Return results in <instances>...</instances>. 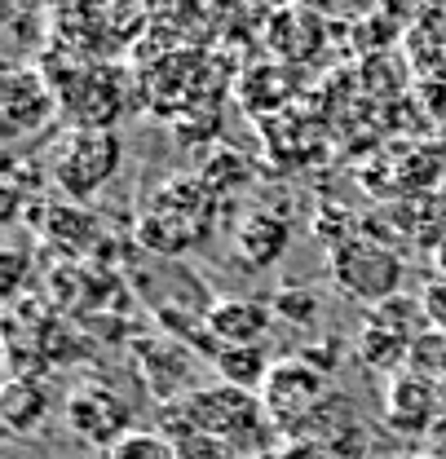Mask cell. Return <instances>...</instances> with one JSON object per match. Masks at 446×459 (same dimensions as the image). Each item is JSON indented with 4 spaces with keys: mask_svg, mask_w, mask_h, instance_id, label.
Instances as JSON below:
<instances>
[{
    "mask_svg": "<svg viewBox=\"0 0 446 459\" xmlns=\"http://www.w3.org/2000/svg\"><path fill=\"white\" fill-rule=\"evenodd\" d=\"M213 190L204 181H168L155 190L151 208L142 212L137 221V238L151 247V252H164V256H177V252H190L208 238L213 230Z\"/></svg>",
    "mask_w": 446,
    "mask_h": 459,
    "instance_id": "obj_1",
    "label": "cell"
},
{
    "mask_svg": "<svg viewBox=\"0 0 446 459\" xmlns=\"http://www.w3.org/2000/svg\"><path fill=\"white\" fill-rule=\"evenodd\" d=\"M328 270L336 287L349 300H363L367 309L385 305L402 291V256L376 238H340L328 256Z\"/></svg>",
    "mask_w": 446,
    "mask_h": 459,
    "instance_id": "obj_2",
    "label": "cell"
},
{
    "mask_svg": "<svg viewBox=\"0 0 446 459\" xmlns=\"http://www.w3.org/2000/svg\"><path fill=\"white\" fill-rule=\"evenodd\" d=\"M124 160V146L115 137V128H75L54 155V181L75 199V204H89Z\"/></svg>",
    "mask_w": 446,
    "mask_h": 459,
    "instance_id": "obj_3",
    "label": "cell"
},
{
    "mask_svg": "<svg viewBox=\"0 0 446 459\" xmlns=\"http://www.w3.org/2000/svg\"><path fill=\"white\" fill-rule=\"evenodd\" d=\"M328 398V371H319L310 358H287L275 362L266 389H261V406L270 411L275 424H301L310 420Z\"/></svg>",
    "mask_w": 446,
    "mask_h": 459,
    "instance_id": "obj_4",
    "label": "cell"
},
{
    "mask_svg": "<svg viewBox=\"0 0 446 459\" xmlns=\"http://www.w3.org/2000/svg\"><path fill=\"white\" fill-rule=\"evenodd\" d=\"M128 420V402L102 385H84L66 398V429L89 446H115L124 433H133Z\"/></svg>",
    "mask_w": 446,
    "mask_h": 459,
    "instance_id": "obj_5",
    "label": "cell"
},
{
    "mask_svg": "<svg viewBox=\"0 0 446 459\" xmlns=\"http://www.w3.org/2000/svg\"><path fill=\"white\" fill-rule=\"evenodd\" d=\"M186 420H190L195 429L222 437V442H234V433H239V429H252L261 415H257L252 394L222 385V389H195V394L186 398Z\"/></svg>",
    "mask_w": 446,
    "mask_h": 459,
    "instance_id": "obj_6",
    "label": "cell"
},
{
    "mask_svg": "<svg viewBox=\"0 0 446 459\" xmlns=\"http://www.w3.org/2000/svg\"><path fill=\"white\" fill-rule=\"evenodd\" d=\"M270 327H275L270 305L248 300V296H225V300L204 309V332L213 336L217 349H225V344H266Z\"/></svg>",
    "mask_w": 446,
    "mask_h": 459,
    "instance_id": "obj_7",
    "label": "cell"
},
{
    "mask_svg": "<svg viewBox=\"0 0 446 459\" xmlns=\"http://www.w3.org/2000/svg\"><path fill=\"white\" fill-rule=\"evenodd\" d=\"M190 367H195L190 344L172 341V336H151L146 344H137V371L155 398L190 394Z\"/></svg>",
    "mask_w": 446,
    "mask_h": 459,
    "instance_id": "obj_8",
    "label": "cell"
},
{
    "mask_svg": "<svg viewBox=\"0 0 446 459\" xmlns=\"http://www.w3.org/2000/svg\"><path fill=\"white\" fill-rule=\"evenodd\" d=\"M54 89L36 71H9L4 75V133L9 137H22V133L40 128L54 115Z\"/></svg>",
    "mask_w": 446,
    "mask_h": 459,
    "instance_id": "obj_9",
    "label": "cell"
},
{
    "mask_svg": "<svg viewBox=\"0 0 446 459\" xmlns=\"http://www.w3.org/2000/svg\"><path fill=\"white\" fill-rule=\"evenodd\" d=\"M438 402H433V380L415 376V371H398L389 380V394H385V415H389L393 429L402 433H420L429 429Z\"/></svg>",
    "mask_w": 446,
    "mask_h": 459,
    "instance_id": "obj_10",
    "label": "cell"
},
{
    "mask_svg": "<svg viewBox=\"0 0 446 459\" xmlns=\"http://www.w3.org/2000/svg\"><path fill=\"white\" fill-rule=\"evenodd\" d=\"M213 367H217L222 385L243 389V394L266 389V380H270V371H275V362L266 358V344H225V349L213 353Z\"/></svg>",
    "mask_w": 446,
    "mask_h": 459,
    "instance_id": "obj_11",
    "label": "cell"
},
{
    "mask_svg": "<svg viewBox=\"0 0 446 459\" xmlns=\"http://www.w3.org/2000/svg\"><path fill=\"white\" fill-rule=\"evenodd\" d=\"M358 353H363V362H367V367H376V371H393V376H398V371H407L411 341L372 314V318L363 323V332H358Z\"/></svg>",
    "mask_w": 446,
    "mask_h": 459,
    "instance_id": "obj_12",
    "label": "cell"
},
{
    "mask_svg": "<svg viewBox=\"0 0 446 459\" xmlns=\"http://www.w3.org/2000/svg\"><path fill=\"white\" fill-rule=\"evenodd\" d=\"M283 247H287V226H283L275 212H252V217L243 221V230H239V256H243L252 270L279 261Z\"/></svg>",
    "mask_w": 446,
    "mask_h": 459,
    "instance_id": "obj_13",
    "label": "cell"
},
{
    "mask_svg": "<svg viewBox=\"0 0 446 459\" xmlns=\"http://www.w3.org/2000/svg\"><path fill=\"white\" fill-rule=\"evenodd\" d=\"M4 424L13 429V433H36L40 429V420L49 415V394H45V385H31V380H13L9 389H4Z\"/></svg>",
    "mask_w": 446,
    "mask_h": 459,
    "instance_id": "obj_14",
    "label": "cell"
},
{
    "mask_svg": "<svg viewBox=\"0 0 446 459\" xmlns=\"http://www.w3.org/2000/svg\"><path fill=\"white\" fill-rule=\"evenodd\" d=\"M407 371H415V376H424V380H446V336L442 332H424L420 341L411 344V358H407Z\"/></svg>",
    "mask_w": 446,
    "mask_h": 459,
    "instance_id": "obj_15",
    "label": "cell"
},
{
    "mask_svg": "<svg viewBox=\"0 0 446 459\" xmlns=\"http://www.w3.org/2000/svg\"><path fill=\"white\" fill-rule=\"evenodd\" d=\"M107 459H181L177 455V446H172V437L164 433H124L119 442H115Z\"/></svg>",
    "mask_w": 446,
    "mask_h": 459,
    "instance_id": "obj_16",
    "label": "cell"
},
{
    "mask_svg": "<svg viewBox=\"0 0 446 459\" xmlns=\"http://www.w3.org/2000/svg\"><path fill=\"white\" fill-rule=\"evenodd\" d=\"M275 309H279L287 323L305 327V323H314V318H319V291H314V287H301V283L283 287L279 300H275Z\"/></svg>",
    "mask_w": 446,
    "mask_h": 459,
    "instance_id": "obj_17",
    "label": "cell"
},
{
    "mask_svg": "<svg viewBox=\"0 0 446 459\" xmlns=\"http://www.w3.org/2000/svg\"><path fill=\"white\" fill-rule=\"evenodd\" d=\"M420 300H424V314H429V327L433 332H442L446 336V274L442 279H433V283L420 291Z\"/></svg>",
    "mask_w": 446,
    "mask_h": 459,
    "instance_id": "obj_18",
    "label": "cell"
},
{
    "mask_svg": "<svg viewBox=\"0 0 446 459\" xmlns=\"http://www.w3.org/2000/svg\"><path fill=\"white\" fill-rule=\"evenodd\" d=\"M402 459H433V455H402Z\"/></svg>",
    "mask_w": 446,
    "mask_h": 459,
    "instance_id": "obj_19",
    "label": "cell"
}]
</instances>
